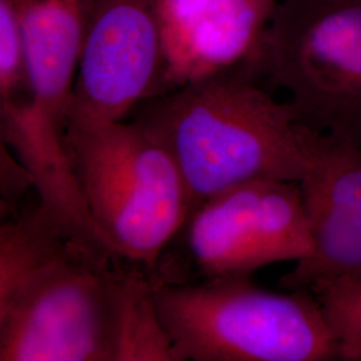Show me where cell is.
Wrapping results in <instances>:
<instances>
[{"label":"cell","mask_w":361,"mask_h":361,"mask_svg":"<svg viewBox=\"0 0 361 361\" xmlns=\"http://www.w3.org/2000/svg\"><path fill=\"white\" fill-rule=\"evenodd\" d=\"M133 261L83 245L40 202L0 228V361H119Z\"/></svg>","instance_id":"1"},{"label":"cell","mask_w":361,"mask_h":361,"mask_svg":"<svg viewBox=\"0 0 361 361\" xmlns=\"http://www.w3.org/2000/svg\"><path fill=\"white\" fill-rule=\"evenodd\" d=\"M133 119L176 161L192 207L249 180L307 174L322 133L244 73L207 78L140 104Z\"/></svg>","instance_id":"2"},{"label":"cell","mask_w":361,"mask_h":361,"mask_svg":"<svg viewBox=\"0 0 361 361\" xmlns=\"http://www.w3.org/2000/svg\"><path fill=\"white\" fill-rule=\"evenodd\" d=\"M66 149L78 190L106 245L154 274L192 207L168 149L134 119L75 113H68Z\"/></svg>","instance_id":"3"},{"label":"cell","mask_w":361,"mask_h":361,"mask_svg":"<svg viewBox=\"0 0 361 361\" xmlns=\"http://www.w3.org/2000/svg\"><path fill=\"white\" fill-rule=\"evenodd\" d=\"M157 307L180 361H331L338 348L308 288L271 292L252 276L157 281Z\"/></svg>","instance_id":"4"},{"label":"cell","mask_w":361,"mask_h":361,"mask_svg":"<svg viewBox=\"0 0 361 361\" xmlns=\"http://www.w3.org/2000/svg\"><path fill=\"white\" fill-rule=\"evenodd\" d=\"M262 79L302 125L361 149V0H277Z\"/></svg>","instance_id":"5"},{"label":"cell","mask_w":361,"mask_h":361,"mask_svg":"<svg viewBox=\"0 0 361 361\" xmlns=\"http://www.w3.org/2000/svg\"><path fill=\"white\" fill-rule=\"evenodd\" d=\"M310 222L296 180H249L194 207L155 265L164 284L252 276L310 257Z\"/></svg>","instance_id":"6"},{"label":"cell","mask_w":361,"mask_h":361,"mask_svg":"<svg viewBox=\"0 0 361 361\" xmlns=\"http://www.w3.org/2000/svg\"><path fill=\"white\" fill-rule=\"evenodd\" d=\"M162 71L157 0H98L68 113L126 119L158 95Z\"/></svg>","instance_id":"7"},{"label":"cell","mask_w":361,"mask_h":361,"mask_svg":"<svg viewBox=\"0 0 361 361\" xmlns=\"http://www.w3.org/2000/svg\"><path fill=\"white\" fill-rule=\"evenodd\" d=\"M276 4L277 0H157L164 51L158 95L228 73H244L259 82L262 44Z\"/></svg>","instance_id":"8"},{"label":"cell","mask_w":361,"mask_h":361,"mask_svg":"<svg viewBox=\"0 0 361 361\" xmlns=\"http://www.w3.org/2000/svg\"><path fill=\"white\" fill-rule=\"evenodd\" d=\"M298 183L313 249L280 279V286L293 290L329 279L361 280V149L320 134Z\"/></svg>","instance_id":"9"},{"label":"cell","mask_w":361,"mask_h":361,"mask_svg":"<svg viewBox=\"0 0 361 361\" xmlns=\"http://www.w3.org/2000/svg\"><path fill=\"white\" fill-rule=\"evenodd\" d=\"M98 0H20L30 83L40 128L65 135L78 63Z\"/></svg>","instance_id":"10"},{"label":"cell","mask_w":361,"mask_h":361,"mask_svg":"<svg viewBox=\"0 0 361 361\" xmlns=\"http://www.w3.org/2000/svg\"><path fill=\"white\" fill-rule=\"evenodd\" d=\"M335 337L338 360L361 361V280L329 279L308 288Z\"/></svg>","instance_id":"11"},{"label":"cell","mask_w":361,"mask_h":361,"mask_svg":"<svg viewBox=\"0 0 361 361\" xmlns=\"http://www.w3.org/2000/svg\"><path fill=\"white\" fill-rule=\"evenodd\" d=\"M30 95L20 0H0V104Z\"/></svg>","instance_id":"12"}]
</instances>
